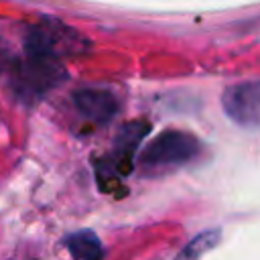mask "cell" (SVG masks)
Masks as SVG:
<instances>
[{
	"label": "cell",
	"instance_id": "1",
	"mask_svg": "<svg viewBox=\"0 0 260 260\" xmlns=\"http://www.w3.org/2000/svg\"><path fill=\"white\" fill-rule=\"evenodd\" d=\"M201 148L203 144L197 136L183 130H165L146 146L140 165L152 175L171 173L179 167L193 162L199 156Z\"/></svg>",
	"mask_w": 260,
	"mask_h": 260
},
{
	"label": "cell",
	"instance_id": "2",
	"mask_svg": "<svg viewBox=\"0 0 260 260\" xmlns=\"http://www.w3.org/2000/svg\"><path fill=\"white\" fill-rule=\"evenodd\" d=\"M223 112L230 120L246 128L260 126V81L230 85L221 95Z\"/></svg>",
	"mask_w": 260,
	"mask_h": 260
},
{
	"label": "cell",
	"instance_id": "3",
	"mask_svg": "<svg viewBox=\"0 0 260 260\" xmlns=\"http://www.w3.org/2000/svg\"><path fill=\"white\" fill-rule=\"evenodd\" d=\"M75 108L89 120L98 124H108L116 112H118V100L112 91L100 89V87H85L73 93Z\"/></svg>",
	"mask_w": 260,
	"mask_h": 260
},
{
	"label": "cell",
	"instance_id": "4",
	"mask_svg": "<svg viewBox=\"0 0 260 260\" xmlns=\"http://www.w3.org/2000/svg\"><path fill=\"white\" fill-rule=\"evenodd\" d=\"M146 132H148V124H144V122H132V124L122 126L120 134L116 138V156L120 160L118 167L122 173H128L132 169V154Z\"/></svg>",
	"mask_w": 260,
	"mask_h": 260
},
{
	"label": "cell",
	"instance_id": "5",
	"mask_svg": "<svg viewBox=\"0 0 260 260\" xmlns=\"http://www.w3.org/2000/svg\"><path fill=\"white\" fill-rule=\"evenodd\" d=\"M65 248L69 250L73 260H102L104 258V246L100 238L89 230L71 234L65 240Z\"/></svg>",
	"mask_w": 260,
	"mask_h": 260
},
{
	"label": "cell",
	"instance_id": "6",
	"mask_svg": "<svg viewBox=\"0 0 260 260\" xmlns=\"http://www.w3.org/2000/svg\"><path fill=\"white\" fill-rule=\"evenodd\" d=\"M221 240V230L213 228V230H205L199 236H195L179 254L175 260H197L203 254H207L209 250H213Z\"/></svg>",
	"mask_w": 260,
	"mask_h": 260
},
{
	"label": "cell",
	"instance_id": "7",
	"mask_svg": "<svg viewBox=\"0 0 260 260\" xmlns=\"http://www.w3.org/2000/svg\"><path fill=\"white\" fill-rule=\"evenodd\" d=\"M6 65H8V47H6V43L0 39V71H2Z\"/></svg>",
	"mask_w": 260,
	"mask_h": 260
}]
</instances>
